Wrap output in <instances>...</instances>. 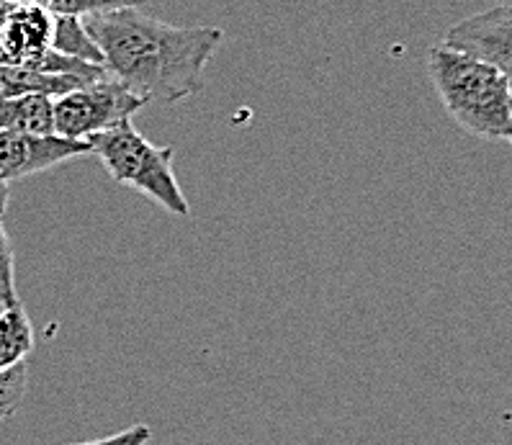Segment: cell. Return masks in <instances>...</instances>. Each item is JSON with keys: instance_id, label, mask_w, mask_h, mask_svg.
<instances>
[{"instance_id": "obj_1", "label": "cell", "mask_w": 512, "mask_h": 445, "mask_svg": "<svg viewBox=\"0 0 512 445\" xmlns=\"http://www.w3.org/2000/svg\"><path fill=\"white\" fill-rule=\"evenodd\" d=\"M111 78L147 103L173 106L204 88V70L222 47L219 26H173L139 8L83 19Z\"/></svg>"}, {"instance_id": "obj_2", "label": "cell", "mask_w": 512, "mask_h": 445, "mask_svg": "<svg viewBox=\"0 0 512 445\" xmlns=\"http://www.w3.org/2000/svg\"><path fill=\"white\" fill-rule=\"evenodd\" d=\"M428 75L446 114L479 139L512 134V85L497 67L440 42L428 49Z\"/></svg>"}, {"instance_id": "obj_3", "label": "cell", "mask_w": 512, "mask_h": 445, "mask_svg": "<svg viewBox=\"0 0 512 445\" xmlns=\"http://www.w3.org/2000/svg\"><path fill=\"white\" fill-rule=\"evenodd\" d=\"M88 145H91V155L101 160L103 168L109 170L119 186L145 193L147 199L163 206L175 217L191 214L181 183L175 178L173 145H152L150 139H145L132 127V119L121 121L119 127L109 132L93 134Z\"/></svg>"}, {"instance_id": "obj_4", "label": "cell", "mask_w": 512, "mask_h": 445, "mask_svg": "<svg viewBox=\"0 0 512 445\" xmlns=\"http://www.w3.org/2000/svg\"><path fill=\"white\" fill-rule=\"evenodd\" d=\"M145 103V98L137 96L132 88L106 75L55 98V132L60 137L88 142L93 134L109 132L121 121L132 119Z\"/></svg>"}, {"instance_id": "obj_5", "label": "cell", "mask_w": 512, "mask_h": 445, "mask_svg": "<svg viewBox=\"0 0 512 445\" xmlns=\"http://www.w3.org/2000/svg\"><path fill=\"white\" fill-rule=\"evenodd\" d=\"M443 44L497 67L512 85V3L479 11L446 31Z\"/></svg>"}, {"instance_id": "obj_6", "label": "cell", "mask_w": 512, "mask_h": 445, "mask_svg": "<svg viewBox=\"0 0 512 445\" xmlns=\"http://www.w3.org/2000/svg\"><path fill=\"white\" fill-rule=\"evenodd\" d=\"M91 155V145L60 134L0 132V175L8 183L24 181L57 165Z\"/></svg>"}, {"instance_id": "obj_7", "label": "cell", "mask_w": 512, "mask_h": 445, "mask_svg": "<svg viewBox=\"0 0 512 445\" xmlns=\"http://www.w3.org/2000/svg\"><path fill=\"white\" fill-rule=\"evenodd\" d=\"M55 16L39 6L13 3L0 21V62L34 67V62L52 49Z\"/></svg>"}, {"instance_id": "obj_8", "label": "cell", "mask_w": 512, "mask_h": 445, "mask_svg": "<svg viewBox=\"0 0 512 445\" xmlns=\"http://www.w3.org/2000/svg\"><path fill=\"white\" fill-rule=\"evenodd\" d=\"M0 132L21 134H57L55 98L44 93L0 101Z\"/></svg>"}, {"instance_id": "obj_9", "label": "cell", "mask_w": 512, "mask_h": 445, "mask_svg": "<svg viewBox=\"0 0 512 445\" xmlns=\"http://www.w3.org/2000/svg\"><path fill=\"white\" fill-rule=\"evenodd\" d=\"M88 80L73 78V75H49L21 65H6L0 62V101L29 96V93H44V96H65L75 91Z\"/></svg>"}, {"instance_id": "obj_10", "label": "cell", "mask_w": 512, "mask_h": 445, "mask_svg": "<svg viewBox=\"0 0 512 445\" xmlns=\"http://www.w3.org/2000/svg\"><path fill=\"white\" fill-rule=\"evenodd\" d=\"M34 348V327L19 299L0 312V368L26 361Z\"/></svg>"}, {"instance_id": "obj_11", "label": "cell", "mask_w": 512, "mask_h": 445, "mask_svg": "<svg viewBox=\"0 0 512 445\" xmlns=\"http://www.w3.org/2000/svg\"><path fill=\"white\" fill-rule=\"evenodd\" d=\"M52 49L60 55L75 57V60L91 62V65H103V55L98 49L96 39L78 16H55V29H52Z\"/></svg>"}, {"instance_id": "obj_12", "label": "cell", "mask_w": 512, "mask_h": 445, "mask_svg": "<svg viewBox=\"0 0 512 445\" xmlns=\"http://www.w3.org/2000/svg\"><path fill=\"white\" fill-rule=\"evenodd\" d=\"M11 3H26V6H39L52 16H78L88 19L96 13L119 11V8H139L145 0H11Z\"/></svg>"}, {"instance_id": "obj_13", "label": "cell", "mask_w": 512, "mask_h": 445, "mask_svg": "<svg viewBox=\"0 0 512 445\" xmlns=\"http://www.w3.org/2000/svg\"><path fill=\"white\" fill-rule=\"evenodd\" d=\"M26 381H29V371H26L24 361L16 363V366L0 368V420L11 417L21 407Z\"/></svg>"}, {"instance_id": "obj_14", "label": "cell", "mask_w": 512, "mask_h": 445, "mask_svg": "<svg viewBox=\"0 0 512 445\" xmlns=\"http://www.w3.org/2000/svg\"><path fill=\"white\" fill-rule=\"evenodd\" d=\"M0 286L16 296V260H13L11 237L3 227V217H0Z\"/></svg>"}, {"instance_id": "obj_15", "label": "cell", "mask_w": 512, "mask_h": 445, "mask_svg": "<svg viewBox=\"0 0 512 445\" xmlns=\"http://www.w3.org/2000/svg\"><path fill=\"white\" fill-rule=\"evenodd\" d=\"M152 440V430L147 425H132L121 433L109 435L101 440H88V443H75V445H147Z\"/></svg>"}, {"instance_id": "obj_16", "label": "cell", "mask_w": 512, "mask_h": 445, "mask_svg": "<svg viewBox=\"0 0 512 445\" xmlns=\"http://www.w3.org/2000/svg\"><path fill=\"white\" fill-rule=\"evenodd\" d=\"M8 199H11V186H8V181L0 175V217L6 214L8 209Z\"/></svg>"}, {"instance_id": "obj_17", "label": "cell", "mask_w": 512, "mask_h": 445, "mask_svg": "<svg viewBox=\"0 0 512 445\" xmlns=\"http://www.w3.org/2000/svg\"><path fill=\"white\" fill-rule=\"evenodd\" d=\"M16 299H19V296H11L6 289H3V286H0V304H3V307L13 304V301H16Z\"/></svg>"}, {"instance_id": "obj_18", "label": "cell", "mask_w": 512, "mask_h": 445, "mask_svg": "<svg viewBox=\"0 0 512 445\" xmlns=\"http://www.w3.org/2000/svg\"><path fill=\"white\" fill-rule=\"evenodd\" d=\"M507 139H510V142H512V134H510V137H507Z\"/></svg>"}]
</instances>
